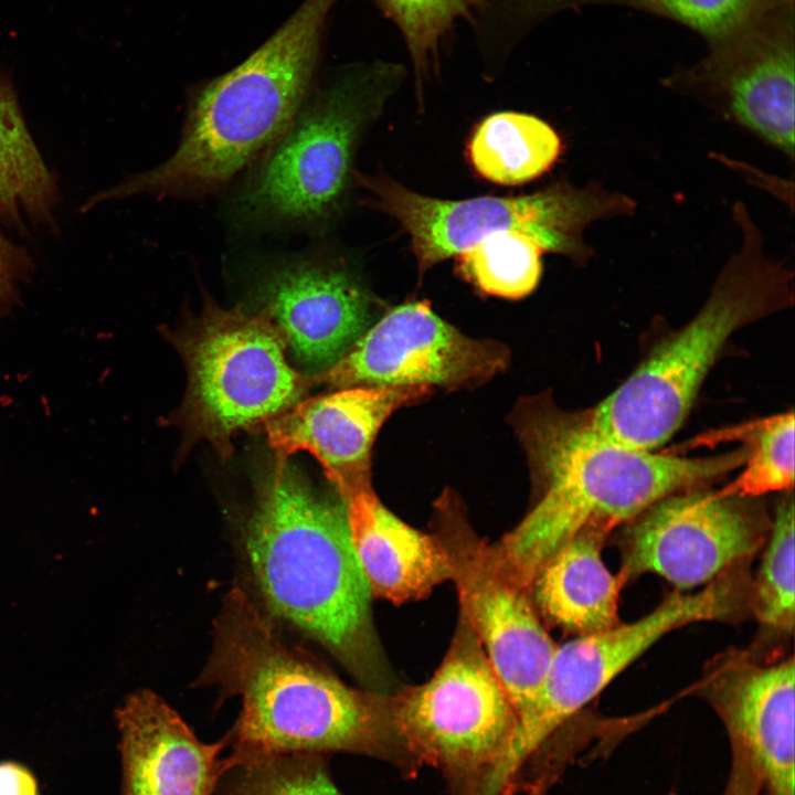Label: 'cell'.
I'll return each instance as SVG.
<instances>
[{"label": "cell", "instance_id": "6da1fadb", "mask_svg": "<svg viewBox=\"0 0 795 795\" xmlns=\"http://www.w3.org/2000/svg\"><path fill=\"white\" fill-rule=\"evenodd\" d=\"M198 683L241 697L226 734L235 755L344 752L386 762L406 777L421 768L398 732L391 696L342 682L287 643L240 587L223 597Z\"/></svg>", "mask_w": 795, "mask_h": 795}, {"label": "cell", "instance_id": "7a4b0ae2", "mask_svg": "<svg viewBox=\"0 0 795 795\" xmlns=\"http://www.w3.org/2000/svg\"><path fill=\"white\" fill-rule=\"evenodd\" d=\"M513 425L538 498L490 548L499 566L527 590L580 531L610 533L660 499L720 478L748 457L745 447L692 458L632 448L596 433L583 411L562 410L548 394L523 400Z\"/></svg>", "mask_w": 795, "mask_h": 795}, {"label": "cell", "instance_id": "3957f363", "mask_svg": "<svg viewBox=\"0 0 795 795\" xmlns=\"http://www.w3.org/2000/svg\"><path fill=\"white\" fill-rule=\"evenodd\" d=\"M257 585L273 613L319 642L352 672L375 674L372 592L344 508L287 459L261 478L246 529Z\"/></svg>", "mask_w": 795, "mask_h": 795}, {"label": "cell", "instance_id": "277c9868", "mask_svg": "<svg viewBox=\"0 0 795 795\" xmlns=\"http://www.w3.org/2000/svg\"><path fill=\"white\" fill-rule=\"evenodd\" d=\"M337 1L305 0L247 59L195 91L180 142L166 161L94 195L86 208L136 194L195 198L232 180L303 106Z\"/></svg>", "mask_w": 795, "mask_h": 795}, {"label": "cell", "instance_id": "5b68a950", "mask_svg": "<svg viewBox=\"0 0 795 795\" xmlns=\"http://www.w3.org/2000/svg\"><path fill=\"white\" fill-rule=\"evenodd\" d=\"M741 245L698 314L665 339L607 398L584 410L590 426L625 446L655 451L682 425L709 370L740 328L793 305L794 275L768 257L741 202L733 206Z\"/></svg>", "mask_w": 795, "mask_h": 795}, {"label": "cell", "instance_id": "8992f818", "mask_svg": "<svg viewBox=\"0 0 795 795\" xmlns=\"http://www.w3.org/2000/svg\"><path fill=\"white\" fill-rule=\"evenodd\" d=\"M402 74L385 62L353 66L301 106L242 192L243 214L285 223L330 218L349 186L356 146Z\"/></svg>", "mask_w": 795, "mask_h": 795}, {"label": "cell", "instance_id": "52a82bcc", "mask_svg": "<svg viewBox=\"0 0 795 795\" xmlns=\"http://www.w3.org/2000/svg\"><path fill=\"white\" fill-rule=\"evenodd\" d=\"M176 343L188 371L179 422L190 441L203 438L223 457L236 432L266 424L312 386L310 375L290 365L280 330L261 311L210 300Z\"/></svg>", "mask_w": 795, "mask_h": 795}, {"label": "cell", "instance_id": "ba28073f", "mask_svg": "<svg viewBox=\"0 0 795 795\" xmlns=\"http://www.w3.org/2000/svg\"><path fill=\"white\" fill-rule=\"evenodd\" d=\"M738 564L696 593L676 591L639 619L576 636L558 646L532 701L517 714L511 739L491 772L511 782L537 750L666 634L698 622H734L750 611L752 577Z\"/></svg>", "mask_w": 795, "mask_h": 795}, {"label": "cell", "instance_id": "9c48e42d", "mask_svg": "<svg viewBox=\"0 0 795 795\" xmlns=\"http://www.w3.org/2000/svg\"><path fill=\"white\" fill-rule=\"evenodd\" d=\"M369 203L395 219L411 240L420 273L505 231L536 237L547 252L576 264L592 256L584 232L594 221L628 215L635 202L597 183L575 187L558 182L518 197L436 199L414 192L385 177L357 176Z\"/></svg>", "mask_w": 795, "mask_h": 795}, {"label": "cell", "instance_id": "30bf717a", "mask_svg": "<svg viewBox=\"0 0 795 795\" xmlns=\"http://www.w3.org/2000/svg\"><path fill=\"white\" fill-rule=\"evenodd\" d=\"M391 706L409 751L421 766L441 771L449 795H477L517 722L505 687L463 616L433 676L391 696Z\"/></svg>", "mask_w": 795, "mask_h": 795}, {"label": "cell", "instance_id": "8fae6325", "mask_svg": "<svg viewBox=\"0 0 795 795\" xmlns=\"http://www.w3.org/2000/svg\"><path fill=\"white\" fill-rule=\"evenodd\" d=\"M434 512L435 536L448 554L460 616L480 640L518 714L537 695L558 645L545 630L529 590L499 566L457 498L444 494Z\"/></svg>", "mask_w": 795, "mask_h": 795}, {"label": "cell", "instance_id": "7c38bea8", "mask_svg": "<svg viewBox=\"0 0 795 795\" xmlns=\"http://www.w3.org/2000/svg\"><path fill=\"white\" fill-rule=\"evenodd\" d=\"M771 522L752 498L698 488L655 502L628 522L619 547V574L627 581L657 574L677 591L707 585L748 562Z\"/></svg>", "mask_w": 795, "mask_h": 795}, {"label": "cell", "instance_id": "4fadbf2b", "mask_svg": "<svg viewBox=\"0 0 795 795\" xmlns=\"http://www.w3.org/2000/svg\"><path fill=\"white\" fill-rule=\"evenodd\" d=\"M507 362L504 346L469 338L428 303L410 301L370 325L339 361L310 381L337 389H459L488 380Z\"/></svg>", "mask_w": 795, "mask_h": 795}, {"label": "cell", "instance_id": "5bb4252c", "mask_svg": "<svg viewBox=\"0 0 795 795\" xmlns=\"http://www.w3.org/2000/svg\"><path fill=\"white\" fill-rule=\"evenodd\" d=\"M792 4L775 0L681 78L723 117L794 157Z\"/></svg>", "mask_w": 795, "mask_h": 795}, {"label": "cell", "instance_id": "9a60e30c", "mask_svg": "<svg viewBox=\"0 0 795 795\" xmlns=\"http://www.w3.org/2000/svg\"><path fill=\"white\" fill-rule=\"evenodd\" d=\"M795 662H760L731 648L707 665L697 691L721 719L730 742L743 748L765 795H794Z\"/></svg>", "mask_w": 795, "mask_h": 795}, {"label": "cell", "instance_id": "2e32d148", "mask_svg": "<svg viewBox=\"0 0 795 795\" xmlns=\"http://www.w3.org/2000/svg\"><path fill=\"white\" fill-rule=\"evenodd\" d=\"M255 294L258 311L280 330L287 352L312 374L343 357L371 325L374 311V301L350 271L318 261L269 267Z\"/></svg>", "mask_w": 795, "mask_h": 795}, {"label": "cell", "instance_id": "e0dca14e", "mask_svg": "<svg viewBox=\"0 0 795 795\" xmlns=\"http://www.w3.org/2000/svg\"><path fill=\"white\" fill-rule=\"evenodd\" d=\"M425 385L344 388L299 401L266 423L276 459L310 453L340 498L371 489V449L385 420L431 394Z\"/></svg>", "mask_w": 795, "mask_h": 795}, {"label": "cell", "instance_id": "ac0fdd59", "mask_svg": "<svg viewBox=\"0 0 795 795\" xmlns=\"http://www.w3.org/2000/svg\"><path fill=\"white\" fill-rule=\"evenodd\" d=\"M123 795H214L234 764L220 757L227 738L201 742L180 716L150 690L129 696L116 710Z\"/></svg>", "mask_w": 795, "mask_h": 795}, {"label": "cell", "instance_id": "d6986e66", "mask_svg": "<svg viewBox=\"0 0 795 795\" xmlns=\"http://www.w3.org/2000/svg\"><path fill=\"white\" fill-rule=\"evenodd\" d=\"M340 500L351 543L373 596L401 604L423 598L451 580L448 554L439 539L393 515L373 488Z\"/></svg>", "mask_w": 795, "mask_h": 795}, {"label": "cell", "instance_id": "ffe728a7", "mask_svg": "<svg viewBox=\"0 0 795 795\" xmlns=\"http://www.w3.org/2000/svg\"><path fill=\"white\" fill-rule=\"evenodd\" d=\"M607 534L597 529L580 531L533 577L529 594L545 624L576 637L622 623L618 598L626 580L603 561Z\"/></svg>", "mask_w": 795, "mask_h": 795}, {"label": "cell", "instance_id": "44dd1931", "mask_svg": "<svg viewBox=\"0 0 795 795\" xmlns=\"http://www.w3.org/2000/svg\"><path fill=\"white\" fill-rule=\"evenodd\" d=\"M56 181L26 127L11 80L0 72V220L52 221Z\"/></svg>", "mask_w": 795, "mask_h": 795}, {"label": "cell", "instance_id": "7402d4cb", "mask_svg": "<svg viewBox=\"0 0 795 795\" xmlns=\"http://www.w3.org/2000/svg\"><path fill=\"white\" fill-rule=\"evenodd\" d=\"M560 152V137L548 123L516 112L486 117L468 144L469 161L476 172L505 186L540 177L553 166Z\"/></svg>", "mask_w": 795, "mask_h": 795}, {"label": "cell", "instance_id": "603a6c76", "mask_svg": "<svg viewBox=\"0 0 795 795\" xmlns=\"http://www.w3.org/2000/svg\"><path fill=\"white\" fill-rule=\"evenodd\" d=\"M545 252L532 235L498 232L457 255V269L479 292L518 299L537 287Z\"/></svg>", "mask_w": 795, "mask_h": 795}, {"label": "cell", "instance_id": "cb8c5ba5", "mask_svg": "<svg viewBox=\"0 0 795 795\" xmlns=\"http://www.w3.org/2000/svg\"><path fill=\"white\" fill-rule=\"evenodd\" d=\"M741 439L748 457L740 476L718 492L722 496L754 498L791 489L794 485V413L772 415L719 433Z\"/></svg>", "mask_w": 795, "mask_h": 795}, {"label": "cell", "instance_id": "d4e9b609", "mask_svg": "<svg viewBox=\"0 0 795 795\" xmlns=\"http://www.w3.org/2000/svg\"><path fill=\"white\" fill-rule=\"evenodd\" d=\"M214 795H342L326 755L315 753L234 755Z\"/></svg>", "mask_w": 795, "mask_h": 795}, {"label": "cell", "instance_id": "484cf974", "mask_svg": "<svg viewBox=\"0 0 795 795\" xmlns=\"http://www.w3.org/2000/svg\"><path fill=\"white\" fill-rule=\"evenodd\" d=\"M794 500L784 498L771 522L759 573L751 585L750 612L762 627L792 634L794 601Z\"/></svg>", "mask_w": 795, "mask_h": 795}, {"label": "cell", "instance_id": "4316f807", "mask_svg": "<svg viewBox=\"0 0 795 795\" xmlns=\"http://www.w3.org/2000/svg\"><path fill=\"white\" fill-rule=\"evenodd\" d=\"M400 30L418 87L438 53L443 38L463 18L478 17L485 0H374Z\"/></svg>", "mask_w": 795, "mask_h": 795}, {"label": "cell", "instance_id": "83f0119b", "mask_svg": "<svg viewBox=\"0 0 795 795\" xmlns=\"http://www.w3.org/2000/svg\"><path fill=\"white\" fill-rule=\"evenodd\" d=\"M639 6L675 19L709 40L721 43L745 28L771 0H635Z\"/></svg>", "mask_w": 795, "mask_h": 795}, {"label": "cell", "instance_id": "f1b7e54d", "mask_svg": "<svg viewBox=\"0 0 795 795\" xmlns=\"http://www.w3.org/2000/svg\"><path fill=\"white\" fill-rule=\"evenodd\" d=\"M573 0H494L487 3L479 17L484 18V33L496 44H510L523 30L543 15L564 7Z\"/></svg>", "mask_w": 795, "mask_h": 795}, {"label": "cell", "instance_id": "f546056e", "mask_svg": "<svg viewBox=\"0 0 795 795\" xmlns=\"http://www.w3.org/2000/svg\"><path fill=\"white\" fill-rule=\"evenodd\" d=\"M32 263L25 251L0 233V322L19 299Z\"/></svg>", "mask_w": 795, "mask_h": 795}, {"label": "cell", "instance_id": "4dcf8cb0", "mask_svg": "<svg viewBox=\"0 0 795 795\" xmlns=\"http://www.w3.org/2000/svg\"><path fill=\"white\" fill-rule=\"evenodd\" d=\"M731 745V768L722 795H760L762 780L746 751L734 742Z\"/></svg>", "mask_w": 795, "mask_h": 795}, {"label": "cell", "instance_id": "1f68e13d", "mask_svg": "<svg viewBox=\"0 0 795 795\" xmlns=\"http://www.w3.org/2000/svg\"><path fill=\"white\" fill-rule=\"evenodd\" d=\"M0 795H38L33 774L18 763H0Z\"/></svg>", "mask_w": 795, "mask_h": 795}]
</instances>
